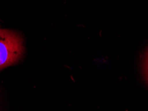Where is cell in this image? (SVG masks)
Wrapping results in <instances>:
<instances>
[{"mask_svg":"<svg viewBox=\"0 0 148 111\" xmlns=\"http://www.w3.org/2000/svg\"><path fill=\"white\" fill-rule=\"evenodd\" d=\"M143 74L144 76L145 80L148 84V51L145 56L143 63Z\"/></svg>","mask_w":148,"mask_h":111,"instance_id":"obj_2","label":"cell"},{"mask_svg":"<svg viewBox=\"0 0 148 111\" xmlns=\"http://www.w3.org/2000/svg\"><path fill=\"white\" fill-rule=\"evenodd\" d=\"M23 51L22 41L18 35L0 29V70L18 61Z\"/></svg>","mask_w":148,"mask_h":111,"instance_id":"obj_1","label":"cell"}]
</instances>
